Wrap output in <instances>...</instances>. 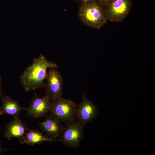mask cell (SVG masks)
Segmentation results:
<instances>
[{"instance_id":"8","label":"cell","mask_w":155,"mask_h":155,"mask_svg":"<svg viewBox=\"0 0 155 155\" xmlns=\"http://www.w3.org/2000/svg\"><path fill=\"white\" fill-rule=\"evenodd\" d=\"M61 122L57 117L50 113L46 117L44 121L38 123V125L40 129L47 136L55 141H57L58 138L60 137L65 128Z\"/></svg>"},{"instance_id":"1","label":"cell","mask_w":155,"mask_h":155,"mask_svg":"<svg viewBox=\"0 0 155 155\" xmlns=\"http://www.w3.org/2000/svg\"><path fill=\"white\" fill-rule=\"evenodd\" d=\"M58 67L57 64L47 60L40 54L22 73L20 77L21 84L27 91L44 88L47 69H57Z\"/></svg>"},{"instance_id":"9","label":"cell","mask_w":155,"mask_h":155,"mask_svg":"<svg viewBox=\"0 0 155 155\" xmlns=\"http://www.w3.org/2000/svg\"><path fill=\"white\" fill-rule=\"evenodd\" d=\"M51 100L47 95L39 97L35 93L34 97L26 111L28 116L38 118L45 116L50 112Z\"/></svg>"},{"instance_id":"5","label":"cell","mask_w":155,"mask_h":155,"mask_svg":"<svg viewBox=\"0 0 155 155\" xmlns=\"http://www.w3.org/2000/svg\"><path fill=\"white\" fill-rule=\"evenodd\" d=\"M56 69H49L47 72L44 87L46 95L52 101L62 96L63 79L61 73Z\"/></svg>"},{"instance_id":"6","label":"cell","mask_w":155,"mask_h":155,"mask_svg":"<svg viewBox=\"0 0 155 155\" xmlns=\"http://www.w3.org/2000/svg\"><path fill=\"white\" fill-rule=\"evenodd\" d=\"M83 128L79 122L75 121L67 124L57 141L68 147L78 148L84 137Z\"/></svg>"},{"instance_id":"2","label":"cell","mask_w":155,"mask_h":155,"mask_svg":"<svg viewBox=\"0 0 155 155\" xmlns=\"http://www.w3.org/2000/svg\"><path fill=\"white\" fill-rule=\"evenodd\" d=\"M79 15L82 21L87 26L98 29L107 20L103 7L95 0L86 2L80 8Z\"/></svg>"},{"instance_id":"11","label":"cell","mask_w":155,"mask_h":155,"mask_svg":"<svg viewBox=\"0 0 155 155\" xmlns=\"http://www.w3.org/2000/svg\"><path fill=\"white\" fill-rule=\"evenodd\" d=\"M2 104L0 107V115L7 114L14 118L17 117L26 108L22 107L18 101L11 98L9 95H3L2 94Z\"/></svg>"},{"instance_id":"12","label":"cell","mask_w":155,"mask_h":155,"mask_svg":"<svg viewBox=\"0 0 155 155\" xmlns=\"http://www.w3.org/2000/svg\"><path fill=\"white\" fill-rule=\"evenodd\" d=\"M19 141L21 144L30 146L40 144L44 142L51 143L55 141L36 130H29Z\"/></svg>"},{"instance_id":"14","label":"cell","mask_w":155,"mask_h":155,"mask_svg":"<svg viewBox=\"0 0 155 155\" xmlns=\"http://www.w3.org/2000/svg\"><path fill=\"white\" fill-rule=\"evenodd\" d=\"M11 150V149H7L4 148L2 146L1 144L0 143V154L3 152L10 151Z\"/></svg>"},{"instance_id":"4","label":"cell","mask_w":155,"mask_h":155,"mask_svg":"<svg viewBox=\"0 0 155 155\" xmlns=\"http://www.w3.org/2000/svg\"><path fill=\"white\" fill-rule=\"evenodd\" d=\"M132 0H112L104 8L107 19L113 22H122L131 9Z\"/></svg>"},{"instance_id":"13","label":"cell","mask_w":155,"mask_h":155,"mask_svg":"<svg viewBox=\"0 0 155 155\" xmlns=\"http://www.w3.org/2000/svg\"><path fill=\"white\" fill-rule=\"evenodd\" d=\"M104 8L112 0H95Z\"/></svg>"},{"instance_id":"3","label":"cell","mask_w":155,"mask_h":155,"mask_svg":"<svg viewBox=\"0 0 155 155\" xmlns=\"http://www.w3.org/2000/svg\"><path fill=\"white\" fill-rule=\"evenodd\" d=\"M76 103L62 97L51 101L50 113L67 124L75 121L78 107Z\"/></svg>"},{"instance_id":"15","label":"cell","mask_w":155,"mask_h":155,"mask_svg":"<svg viewBox=\"0 0 155 155\" xmlns=\"http://www.w3.org/2000/svg\"><path fill=\"white\" fill-rule=\"evenodd\" d=\"M1 79L0 75V98H1V95L2 94L1 93Z\"/></svg>"},{"instance_id":"16","label":"cell","mask_w":155,"mask_h":155,"mask_svg":"<svg viewBox=\"0 0 155 155\" xmlns=\"http://www.w3.org/2000/svg\"><path fill=\"white\" fill-rule=\"evenodd\" d=\"M90 0H83V1H86H86H87Z\"/></svg>"},{"instance_id":"10","label":"cell","mask_w":155,"mask_h":155,"mask_svg":"<svg viewBox=\"0 0 155 155\" xmlns=\"http://www.w3.org/2000/svg\"><path fill=\"white\" fill-rule=\"evenodd\" d=\"M29 130L26 124L17 117L5 125L4 136L8 140L15 138L19 140Z\"/></svg>"},{"instance_id":"7","label":"cell","mask_w":155,"mask_h":155,"mask_svg":"<svg viewBox=\"0 0 155 155\" xmlns=\"http://www.w3.org/2000/svg\"><path fill=\"white\" fill-rule=\"evenodd\" d=\"M82 100L78 106L76 119L84 127L98 115V108L96 105L86 97L85 94L82 96Z\"/></svg>"}]
</instances>
